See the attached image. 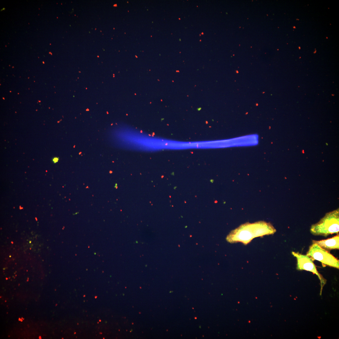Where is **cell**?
I'll use <instances>...</instances> for the list:
<instances>
[{
    "label": "cell",
    "mask_w": 339,
    "mask_h": 339,
    "mask_svg": "<svg viewBox=\"0 0 339 339\" xmlns=\"http://www.w3.org/2000/svg\"><path fill=\"white\" fill-rule=\"evenodd\" d=\"M306 255L313 261L316 260L321 262L323 266H328L339 269V260L328 251L318 245L313 243Z\"/></svg>",
    "instance_id": "obj_3"
},
{
    "label": "cell",
    "mask_w": 339,
    "mask_h": 339,
    "mask_svg": "<svg viewBox=\"0 0 339 339\" xmlns=\"http://www.w3.org/2000/svg\"><path fill=\"white\" fill-rule=\"evenodd\" d=\"M313 243H315L320 246L322 248L328 251L331 250L339 249V235L326 239L320 240L312 241Z\"/></svg>",
    "instance_id": "obj_5"
},
{
    "label": "cell",
    "mask_w": 339,
    "mask_h": 339,
    "mask_svg": "<svg viewBox=\"0 0 339 339\" xmlns=\"http://www.w3.org/2000/svg\"><path fill=\"white\" fill-rule=\"evenodd\" d=\"M59 159L58 157H54L52 159V161L54 163H55L58 162Z\"/></svg>",
    "instance_id": "obj_6"
},
{
    "label": "cell",
    "mask_w": 339,
    "mask_h": 339,
    "mask_svg": "<svg viewBox=\"0 0 339 339\" xmlns=\"http://www.w3.org/2000/svg\"><path fill=\"white\" fill-rule=\"evenodd\" d=\"M276 231V229L270 223L264 221L246 223L232 231L226 239L231 243L241 242L247 244L255 237L273 234Z\"/></svg>",
    "instance_id": "obj_1"
},
{
    "label": "cell",
    "mask_w": 339,
    "mask_h": 339,
    "mask_svg": "<svg viewBox=\"0 0 339 339\" xmlns=\"http://www.w3.org/2000/svg\"><path fill=\"white\" fill-rule=\"evenodd\" d=\"M20 321H23V320H22V319H21V320H20Z\"/></svg>",
    "instance_id": "obj_8"
},
{
    "label": "cell",
    "mask_w": 339,
    "mask_h": 339,
    "mask_svg": "<svg viewBox=\"0 0 339 339\" xmlns=\"http://www.w3.org/2000/svg\"><path fill=\"white\" fill-rule=\"evenodd\" d=\"M339 231V209L326 213L317 223L313 224L310 232L315 235L326 237Z\"/></svg>",
    "instance_id": "obj_2"
},
{
    "label": "cell",
    "mask_w": 339,
    "mask_h": 339,
    "mask_svg": "<svg viewBox=\"0 0 339 339\" xmlns=\"http://www.w3.org/2000/svg\"><path fill=\"white\" fill-rule=\"evenodd\" d=\"M292 253L297 259V270L310 271L318 277L320 282L321 293L322 288L326 283V280L319 273L312 259L307 255H303L299 252L292 251Z\"/></svg>",
    "instance_id": "obj_4"
},
{
    "label": "cell",
    "mask_w": 339,
    "mask_h": 339,
    "mask_svg": "<svg viewBox=\"0 0 339 339\" xmlns=\"http://www.w3.org/2000/svg\"><path fill=\"white\" fill-rule=\"evenodd\" d=\"M20 320H21V319H20V318H19V321H20Z\"/></svg>",
    "instance_id": "obj_7"
}]
</instances>
